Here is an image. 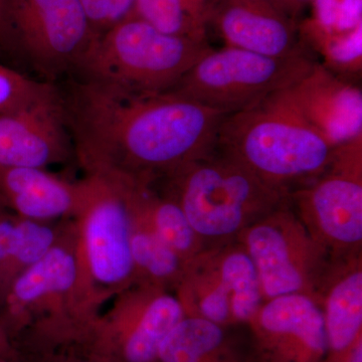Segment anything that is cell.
<instances>
[{
    "instance_id": "1",
    "label": "cell",
    "mask_w": 362,
    "mask_h": 362,
    "mask_svg": "<svg viewBox=\"0 0 362 362\" xmlns=\"http://www.w3.org/2000/svg\"><path fill=\"white\" fill-rule=\"evenodd\" d=\"M73 149L89 175L147 185L216 148L225 114L175 93L80 78L63 96Z\"/></svg>"
},
{
    "instance_id": "2",
    "label": "cell",
    "mask_w": 362,
    "mask_h": 362,
    "mask_svg": "<svg viewBox=\"0 0 362 362\" xmlns=\"http://www.w3.org/2000/svg\"><path fill=\"white\" fill-rule=\"evenodd\" d=\"M337 147L271 98L226 115L216 144L221 156L277 190L287 181L322 173Z\"/></svg>"
},
{
    "instance_id": "3",
    "label": "cell",
    "mask_w": 362,
    "mask_h": 362,
    "mask_svg": "<svg viewBox=\"0 0 362 362\" xmlns=\"http://www.w3.org/2000/svg\"><path fill=\"white\" fill-rule=\"evenodd\" d=\"M211 49L206 40L168 35L130 16L96 35L76 70L85 80L163 93Z\"/></svg>"
},
{
    "instance_id": "4",
    "label": "cell",
    "mask_w": 362,
    "mask_h": 362,
    "mask_svg": "<svg viewBox=\"0 0 362 362\" xmlns=\"http://www.w3.org/2000/svg\"><path fill=\"white\" fill-rule=\"evenodd\" d=\"M87 182L77 235L81 289L84 302L90 303L122 290L133 277L135 214L127 185L93 175Z\"/></svg>"
},
{
    "instance_id": "5",
    "label": "cell",
    "mask_w": 362,
    "mask_h": 362,
    "mask_svg": "<svg viewBox=\"0 0 362 362\" xmlns=\"http://www.w3.org/2000/svg\"><path fill=\"white\" fill-rule=\"evenodd\" d=\"M315 64L306 51L275 58L235 47H211L170 92L230 115L287 89Z\"/></svg>"
},
{
    "instance_id": "6",
    "label": "cell",
    "mask_w": 362,
    "mask_h": 362,
    "mask_svg": "<svg viewBox=\"0 0 362 362\" xmlns=\"http://www.w3.org/2000/svg\"><path fill=\"white\" fill-rule=\"evenodd\" d=\"M209 156L190 162L170 176L177 185L175 202L194 232L221 237L235 233L252 211L275 204L279 190L230 159Z\"/></svg>"
},
{
    "instance_id": "7",
    "label": "cell",
    "mask_w": 362,
    "mask_h": 362,
    "mask_svg": "<svg viewBox=\"0 0 362 362\" xmlns=\"http://www.w3.org/2000/svg\"><path fill=\"white\" fill-rule=\"evenodd\" d=\"M7 42L52 75L75 70L96 37L80 0H6Z\"/></svg>"
},
{
    "instance_id": "8",
    "label": "cell",
    "mask_w": 362,
    "mask_h": 362,
    "mask_svg": "<svg viewBox=\"0 0 362 362\" xmlns=\"http://www.w3.org/2000/svg\"><path fill=\"white\" fill-rule=\"evenodd\" d=\"M335 146L362 135L361 89L316 63L304 77L269 97Z\"/></svg>"
},
{
    "instance_id": "9",
    "label": "cell",
    "mask_w": 362,
    "mask_h": 362,
    "mask_svg": "<svg viewBox=\"0 0 362 362\" xmlns=\"http://www.w3.org/2000/svg\"><path fill=\"white\" fill-rule=\"evenodd\" d=\"M73 149L63 96L49 94L0 116V169L47 168L65 161Z\"/></svg>"
},
{
    "instance_id": "10",
    "label": "cell",
    "mask_w": 362,
    "mask_h": 362,
    "mask_svg": "<svg viewBox=\"0 0 362 362\" xmlns=\"http://www.w3.org/2000/svg\"><path fill=\"white\" fill-rule=\"evenodd\" d=\"M207 25L225 47L275 58L306 51L294 21L274 0H211Z\"/></svg>"
},
{
    "instance_id": "11",
    "label": "cell",
    "mask_w": 362,
    "mask_h": 362,
    "mask_svg": "<svg viewBox=\"0 0 362 362\" xmlns=\"http://www.w3.org/2000/svg\"><path fill=\"white\" fill-rule=\"evenodd\" d=\"M80 298L81 264L78 235L75 242H62L18 274L0 302V325L18 324L35 308L61 306L68 298Z\"/></svg>"
},
{
    "instance_id": "12",
    "label": "cell",
    "mask_w": 362,
    "mask_h": 362,
    "mask_svg": "<svg viewBox=\"0 0 362 362\" xmlns=\"http://www.w3.org/2000/svg\"><path fill=\"white\" fill-rule=\"evenodd\" d=\"M87 187V180L71 183L44 168L0 169V199L25 220L49 223L77 216Z\"/></svg>"
},
{
    "instance_id": "13",
    "label": "cell",
    "mask_w": 362,
    "mask_h": 362,
    "mask_svg": "<svg viewBox=\"0 0 362 362\" xmlns=\"http://www.w3.org/2000/svg\"><path fill=\"white\" fill-rule=\"evenodd\" d=\"M301 202L322 232L335 242L354 244L362 239V185L349 171L319 180L301 197Z\"/></svg>"
},
{
    "instance_id": "14",
    "label": "cell",
    "mask_w": 362,
    "mask_h": 362,
    "mask_svg": "<svg viewBox=\"0 0 362 362\" xmlns=\"http://www.w3.org/2000/svg\"><path fill=\"white\" fill-rule=\"evenodd\" d=\"M247 247L267 296L276 298L297 293L303 279L293 263L284 235L276 226H255L247 235Z\"/></svg>"
},
{
    "instance_id": "15",
    "label": "cell",
    "mask_w": 362,
    "mask_h": 362,
    "mask_svg": "<svg viewBox=\"0 0 362 362\" xmlns=\"http://www.w3.org/2000/svg\"><path fill=\"white\" fill-rule=\"evenodd\" d=\"M259 323L273 334L296 338L315 354H322L329 346L322 312L304 295L272 298L261 312Z\"/></svg>"
},
{
    "instance_id": "16",
    "label": "cell",
    "mask_w": 362,
    "mask_h": 362,
    "mask_svg": "<svg viewBox=\"0 0 362 362\" xmlns=\"http://www.w3.org/2000/svg\"><path fill=\"white\" fill-rule=\"evenodd\" d=\"M182 318V305L175 297L161 295L154 298L126 338V361H153L161 343Z\"/></svg>"
},
{
    "instance_id": "17",
    "label": "cell",
    "mask_w": 362,
    "mask_h": 362,
    "mask_svg": "<svg viewBox=\"0 0 362 362\" xmlns=\"http://www.w3.org/2000/svg\"><path fill=\"white\" fill-rule=\"evenodd\" d=\"M209 4L211 0H136L130 16L168 35L206 40Z\"/></svg>"
},
{
    "instance_id": "18",
    "label": "cell",
    "mask_w": 362,
    "mask_h": 362,
    "mask_svg": "<svg viewBox=\"0 0 362 362\" xmlns=\"http://www.w3.org/2000/svg\"><path fill=\"white\" fill-rule=\"evenodd\" d=\"M328 345L337 351L349 347L362 325V274L356 272L334 286L326 304Z\"/></svg>"
},
{
    "instance_id": "19",
    "label": "cell",
    "mask_w": 362,
    "mask_h": 362,
    "mask_svg": "<svg viewBox=\"0 0 362 362\" xmlns=\"http://www.w3.org/2000/svg\"><path fill=\"white\" fill-rule=\"evenodd\" d=\"M218 324L204 317L182 319L161 343L157 358L162 362H199L223 341Z\"/></svg>"
},
{
    "instance_id": "20",
    "label": "cell",
    "mask_w": 362,
    "mask_h": 362,
    "mask_svg": "<svg viewBox=\"0 0 362 362\" xmlns=\"http://www.w3.org/2000/svg\"><path fill=\"white\" fill-rule=\"evenodd\" d=\"M221 284L230 295L233 315L246 320L256 314L261 302V284L258 272L251 257L244 252H233L221 266Z\"/></svg>"
},
{
    "instance_id": "21",
    "label": "cell",
    "mask_w": 362,
    "mask_h": 362,
    "mask_svg": "<svg viewBox=\"0 0 362 362\" xmlns=\"http://www.w3.org/2000/svg\"><path fill=\"white\" fill-rule=\"evenodd\" d=\"M131 255L135 270L140 269L153 278H170L180 268V255L153 230H133Z\"/></svg>"
},
{
    "instance_id": "22",
    "label": "cell",
    "mask_w": 362,
    "mask_h": 362,
    "mask_svg": "<svg viewBox=\"0 0 362 362\" xmlns=\"http://www.w3.org/2000/svg\"><path fill=\"white\" fill-rule=\"evenodd\" d=\"M54 86L0 65V116L13 113L51 93Z\"/></svg>"
},
{
    "instance_id": "23",
    "label": "cell",
    "mask_w": 362,
    "mask_h": 362,
    "mask_svg": "<svg viewBox=\"0 0 362 362\" xmlns=\"http://www.w3.org/2000/svg\"><path fill=\"white\" fill-rule=\"evenodd\" d=\"M136 0H80L95 35L125 20L132 13Z\"/></svg>"
},
{
    "instance_id": "24",
    "label": "cell",
    "mask_w": 362,
    "mask_h": 362,
    "mask_svg": "<svg viewBox=\"0 0 362 362\" xmlns=\"http://www.w3.org/2000/svg\"><path fill=\"white\" fill-rule=\"evenodd\" d=\"M230 295L223 284L218 286L202 299L201 310L207 320L216 324L225 322L230 316Z\"/></svg>"
},
{
    "instance_id": "25",
    "label": "cell",
    "mask_w": 362,
    "mask_h": 362,
    "mask_svg": "<svg viewBox=\"0 0 362 362\" xmlns=\"http://www.w3.org/2000/svg\"><path fill=\"white\" fill-rule=\"evenodd\" d=\"M288 16H294V14L299 11L302 7L308 4L313 0H274Z\"/></svg>"
},
{
    "instance_id": "26",
    "label": "cell",
    "mask_w": 362,
    "mask_h": 362,
    "mask_svg": "<svg viewBox=\"0 0 362 362\" xmlns=\"http://www.w3.org/2000/svg\"><path fill=\"white\" fill-rule=\"evenodd\" d=\"M0 42H7L6 0H0Z\"/></svg>"
},
{
    "instance_id": "27",
    "label": "cell",
    "mask_w": 362,
    "mask_h": 362,
    "mask_svg": "<svg viewBox=\"0 0 362 362\" xmlns=\"http://www.w3.org/2000/svg\"><path fill=\"white\" fill-rule=\"evenodd\" d=\"M349 362H362V346L361 341H359L358 344H356V349L352 351Z\"/></svg>"
},
{
    "instance_id": "28",
    "label": "cell",
    "mask_w": 362,
    "mask_h": 362,
    "mask_svg": "<svg viewBox=\"0 0 362 362\" xmlns=\"http://www.w3.org/2000/svg\"><path fill=\"white\" fill-rule=\"evenodd\" d=\"M4 213H6V211H4V202H2L1 199H0V216Z\"/></svg>"
},
{
    "instance_id": "29",
    "label": "cell",
    "mask_w": 362,
    "mask_h": 362,
    "mask_svg": "<svg viewBox=\"0 0 362 362\" xmlns=\"http://www.w3.org/2000/svg\"><path fill=\"white\" fill-rule=\"evenodd\" d=\"M2 332H4V330H2L1 325H0V345H1L2 342Z\"/></svg>"
},
{
    "instance_id": "30",
    "label": "cell",
    "mask_w": 362,
    "mask_h": 362,
    "mask_svg": "<svg viewBox=\"0 0 362 362\" xmlns=\"http://www.w3.org/2000/svg\"><path fill=\"white\" fill-rule=\"evenodd\" d=\"M80 362H86V361H80Z\"/></svg>"
}]
</instances>
